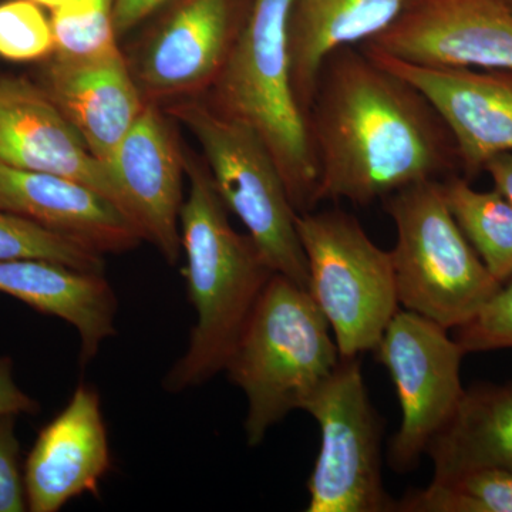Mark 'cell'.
Wrapping results in <instances>:
<instances>
[{"label": "cell", "mask_w": 512, "mask_h": 512, "mask_svg": "<svg viewBox=\"0 0 512 512\" xmlns=\"http://www.w3.org/2000/svg\"><path fill=\"white\" fill-rule=\"evenodd\" d=\"M365 50L436 107L456 143L466 180L484 173L491 158L512 151V70L423 66Z\"/></svg>", "instance_id": "obj_11"}, {"label": "cell", "mask_w": 512, "mask_h": 512, "mask_svg": "<svg viewBox=\"0 0 512 512\" xmlns=\"http://www.w3.org/2000/svg\"><path fill=\"white\" fill-rule=\"evenodd\" d=\"M167 113L195 137L215 190L275 272L308 289L309 275L296 212L274 158L241 121L210 101L177 100Z\"/></svg>", "instance_id": "obj_6"}, {"label": "cell", "mask_w": 512, "mask_h": 512, "mask_svg": "<svg viewBox=\"0 0 512 512\" xmlns=\"http://www.w3.org/2000/svg\"><path fill=\"white\" fill-rule=\"evenodd\" d=\"M0 293L72 325L79 333L82 365H89L103 343L116 335L119 302L104 274L46 259H3Z\"/></svg>", "instance_id": "obj_18"}, {"label": "cell", "mask_w": 512, "mask_h": 512, "mask_svg": "<svg viewBox=\"0 0 512 512\" xmlns=\"http://www.w3.org/2000/svg\"><path fill=\"white\" fill-rule=\"evenodd\" d=\"M55 53L90 56L117 46L114 0H66L50 16Z\"/></svg>", "instance_id": "obj_24"}, {"label": "cell", "mask_w": 512, "mask_h": 512, "mask_svg": "<svg viewBox=\"0 0 512 512\" xmlns=\"http://www.w3.org/2000/svg\"><path fill=\"white\" fill-rule=\"evenodd\" d=\"M173 0H114L117 36L130 32Z\"/></svg>", "instance_id": "obj_29"}, {"label": "cell", "mask_w": 512, "mask_h": 512, "mask_svg": "<svg viewBox=\"0 0 512 512\" xmlns=\"http://www.w3.org/2000/svg\"><path fill=\"white\" fill-rule=\"evenodd\" d=\"M456 340L466 353L512 349V276L470 322L456 329Z\"/></svg>", "instance_id": "obj_26"}, {"label": "cell", "mask_w": 512, "mask_h": 512, "mask_svg": "<svg viewBox=\"0 0 512 512\" xmlns=\"http://www.w3.org/2000/svg\"><path fill=\"white\" fill-rule=\"evenodd\" d=\"M111 468L100 394L79 384L69 403L40 430L23 466L30 512H57L74 498L99 493Z\"/></svg>", "instance_id": "obj_16"}, {"label": "cell", "mask_w": 512, "mask_h": 512, "mask_svg": "<svg viewBox=\"0 0 512 512\" xmlns=\"http://www.w3.org/2000/svg\"><path fill=\"white\" fill-rule=\"evenodd\" d=\"M447 332L426 316L399 309L373 350L392 377L402 409V423L389 447V464L396 473L419 466L466 393L461 360L467 353Z\"/></svg>", "instance_id": "obj_9"}, {"label": "cell", "mask_w": 512, "mask_h": 512, "mask_svg": "<svg viewBox=\"0 0 512 512\" xmlns=\"http://www.w3.org/2000/svg\"><path fill=\"white\" fill-rule=\"evenodd\" d=\"M505 2H507V5L512 9V0H505Z\"/></svg>", "instance_id": "obj_32"}, {"label": "cell", "mask_w": 512, "mask_h": 512, "mask_svg": "<svg viewBox=\"0 0 512 512\" xmlns=\"http://www.w3.org/2000/svg\"><path fill=\"white\" fill-rule=\"evenodd\" d=\"M32 2L37 3V5L42 6V8L53 10L63 5L66 0H32Z\"/></svg>", "instance_id": "obj_31"}, {"label": "cell", "mask_w": 512, "mask_h": 512, "mask_svg": "<svg viewBox=\"0 0 512 512\" xmlns=\"http://www.w3.org/2000/svg\"><path fill=\"white\" fill-rule=\"evenodd\" d=\"M106 167L121 208L143 241L153 244L168 264L177 265L183 254L185 153L156 103L147 101Z\"/></svg>", "instance_id": "obj_12"}, {"label": "cell", "mask_w": 512, "mask_h": 512, "mask_svg": "<svg viewBox=\"0 0 512 512\" xmlns=\"http://www.w3.org/2000/svg\"><path fill=\"white\" fill-rule=\"evenodd\" d=\"M16 419L18 417H0V512L28 511Z\"/></svg>", "instance_id": "obj_27"}, {"label": "cell", "mask_w": 512, "mask_h": 512, "mask_svg": "<svg viewBox=\"0 0 512 512\" xmlns=\"http://www.w3.org/2000/svg\"><path fill=\"white\" fill-rule=\"evenodd\" d=\"M0 210L59 232L101 255L123 254L143 242L124 212L87 185L2 161Z\"/></svg>", "instance_id": "obj_17"}, {"label": "cell", "mask_w": 512, "mask_h": 512, "mask_svg": "<svg viewBox=\"0 0 512 512\" xmlns=\"http://www.w3.org/2000/svg\"><path fill=\"white\" fill-rule=\"evenodd\" d=\"M46 259L80 269L104 274V255L80 242L0 210V261L3 259Z\"/></svg>", "instance_id": "obj_23"}, {"label": "cell", "mask_w": 512, "mask_h": 512, "mask_svg": "<svg viewBox=\"0 0 512 512\" xmlns=\"http://www.w3.org/2000/svg\"><path fill=\"white\" fill-rule=\"evenodd\" d=\"M427 456L441 478L478 467L512 471V382L476 384L464 393Z\"/></svg>", "instance_id": "obj_20"}, {"label": "cell", "mask_w": 512, "mask_h": 512, "mask_svg": "<svg viewBox=\"0 0 512 512\" xmlns=\"http://www.w3.org/2000/svg\"><path fill=\"white\" fill-rule=\"evenodd\" d=\"M188 192L181 211L188 298L197 322L183 356L163 379L183 393L224 372L245 323L275 274L249 235L239 234L215 190L207 165L185 153Z\"/></svg>", "instance_id": "obj_2"}, {"label": "cell", "mask_w": 512, "mask_h": 512, "mask_svg": "<svg viewBox=\"0 0 512 512\" xmlns=\"http://www.w3.org/2000/svg\"><path fill=\"white\" fill-rule=\"evenodd\" d=\"M296 0H252L210 103L251 128L268 148L296 212L316 208V173L306 117L292 83L288 28Z\"/></svg>", "instance_id": "obj_4"}, {"label": "cell", "mask_w": 512, "mask_h": 512, "mask_svg": "<svg viewBox=\"0 0 512 512\" xmlns=\"http://www.w3.org/2000/svg\"><path fill=\"white\" fill-rule=\"evenodd\" d=\"M39 409V403L16 383L12 359L0 356V417L36 414Z\"/></svg>", "instance_id": "obj_28"}, {"label": "cell", "mask_w": 512, "mask_h": 512, "mask_svg": "<svg viewBox=\"0 0 512 512\" xmlns=\"http://www.w3.org/2000/svg\"><path fill=\"white\" fill-rule=\"evenodd\" d=\"M308 264V291L328 320L340 357L373 352L399 311L390 251L359 220L333 208L296 214Z\"/></svg>", "instance_id": "obj_7"}, {"label": "cell", "mask_w": 512, "mask_h": 512, "mask_svg": "<svg viewBox=\"0 0 512 512\" xmlns=\"http://www.w3.org/2000/svg\"><path fill=\"white\" fill-rule=\"evenodd\" d=\"M396 512H512V471L478 467L433 478L396 501Z\"/></svg>", "instance_id": "obj_22"}, {"label": "cell", "mask_w": 512, "mask_h": 512, "mask_svg": "<svg viewBox=\"0 0 512 512\" xmlns=\"http://www.w3.org/2000/svg\"><path fill=\"white\" fill-rule=\"evenodd\" d=\"M441 181L409 185L382 202L396 228L390 255L400 306L450 330L470 322L500 284L458 227Z\"/></svg>", "instance_id": "obj_5"}, {"label": "cell", "mask_w": 512, "mask_h": 512, "mask_svg": "<svg viewBox=\"0 0 512 512\" xmlns=\"http://www.w3.org/2000/svg\"><path fill=\"white\" fill-rule=\"evenodd\" d=\"M463 234L498 284L512 276V204L497 191H478L463 175L441 181Z\"/></svg>", "instance_id": "obj_21"}, {"label": "cell", "mask_w": 512, "mask_h": 512, "mask_svg": "<svg viewBox=\"0 0 512 512\" xmlns=\"http://www.w3.org/2000/svg\"><path fill=\"white\" fill-rule=\"evenodd\" d=\"M340 359L328 320L308 289L272 275L224 369L247 397L248 446H259L293 410H305Z\"/></svg>", "instance_id": "obj_3"}, {"label": "cell", "mask_w": 512, "mask_h": 512, "mask_svg": "<svg viewBox=\"0 0 512 512\" xmlns=\"http://www.w3.org/2000/svg\"><path fill=\"white\" fill-rule=\"evenodd\" d=\"M305 412L320 429L306 511L396 512L383 485V423L367 394L359 356L340 359Z\"/></svg>", "instance_id": "obj_8"}, {"label": "cell", "mask_w": 512, "mask_h": 512, "mask_svg": "<svg viewBox=\"0 0 512 512\" xmlns=\"http://www.w3.org/2000/svg\"><path fill=\"white\" fill-rule=\"evenodd\" d=\"M409 0H296L289 19L292 83L303 114L326 57L360 46L389 28Z\"/></svg>", "instance_id": "obj_19"}, {"label": "cell", "mask_w": 512, "mask_h": 512, "mask_svg": "<svg viewBox=\"0 0 512 512\" xmlns=\"http://www.w3.org/2000/svg\"><path fill=\"white\" fill-rule=\"evenodd\" d=\"M50 19L32 0L0 3V57L13 63L43 62L55 53Z\"/></svg>", "instance_id": "obj_25"}, {"label": "cell", "mask_w": 512, "mask_h": 512, "mask_svg": "<svg viewBox=\"0 0 512 512\" xmlns=\"http://www.w3.org/2000/svg\"><path fill=\"white\" fill-rule=\"evenodd\" d=\"M40 63L36 82L76 128L90 153L109 164L147 104L119 46L90 56L53 53Z\"/></svg>", "instance_id": "obj_14"}, {"label": "cell", "mask_w": 512, "mask_h": 512, "mask_svg": "<svg viewBox=\"0 0 512 512\" xmlns=\"http://www.w3.org/2000/svg\"><path fill=\"white\" fill-rule=\"evenodd\" d=\"M360 46L423 66L512 70V9L505 0H409Z\"/></svg>", "instance_id": "obj_10"}, {"label": "cell", "mask_w": 512, "mask_h": 512, "mask_svg": "<svg viewBox=\"0 0 512 512\" xmlns=\"http://www.w3.org/2000/svg\"><path fill=\"white\" fill-rule=\"evenodd\" d=\"M0 161L72 178L123 211L106 165L90 153L82 136L35 79L0 73Z\"/></svg>", "instance_id": "obj_15"}, {"label": "cell", "mask_w": 512, "mask_h": 512, "mask_svg": "<svg viewBox=\"0 0 512 512\" xmlns=\"http://www.w3.org/2000/svg\"><path fill=\"white\" fill-rule=\"evenodd\" d=\"M325 201L369 205L409 185L460 174L456 143L439 111L362 46L326 57L306 113Z\"/></svg>", "instance_id": "obj_1"}, {"label": "cell", "mask_w": 512, "mask_h": 512, "mask_svg": "<svg viewBox=\"0 0 512 512\" xmlns=\"http://www.w3.org/2000/svg\"><path fill=\"white\" fill-rule=\"evenodd\" d=\"M245 20L238 23L234 0H177L131 67L144 99L157 104L211 90Z\"/></svg>", "instance_id": "obj_13"}, {"label": "cell", "mask_w": 512, "mask_h": 512, "mask_svg": "<svg viewBox=\"0 0 512 512\" xmlns=\"http://www.w3.org/2000/svg\"><path fill=\"white\" fill-rule=\"evenodd\" d=\"M484 173L491 178L494 191L512 204V151L498 154L484 165Z\"/></svg>", "instance_id": "obj_30"}]
</instances>
